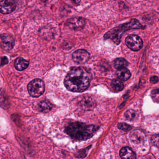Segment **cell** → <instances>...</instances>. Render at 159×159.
Wrapping results in <instances>:
<instances>
[{"mask_svg":"<svg viewBox=\"0 0 159 159\" xmlns=\"http://www.w3.org/2000/svg\"><path fill=\"white\" fill-rule=\"evenodd\" d=\"M91 78V73L83 67H76L67 74L64 84L70 91L82 92L88 88Z\"/></svg>","mask_w":159,"mask_h":159,"instance_id":"1","label":"cell"},{"mask_svg":"<svg viewBox=\"0 0 159 159\" xmlns=\"http://www.w3.org/2000/svg\"><path fill=\"white\" fill-rule=\"evenodd\" d=\"M100 127L88 125L85 123L74 122L70 123L65 128V132L71 138L77 141H86L91 138L98 131Z\"/></svg>","mask_w":159,"mask_h":159,"instance_id":"2","label":"cell"},{"mask_svg":"<svg viewBox=\"0 0 159 159\" xmlns=\"http://www.w3.org/2000/svg\"><path fill=\"white\" fill-rule=\"evenodd\" d=\"M144 26L141 24L136 19H133L128 23H124L107 32L104 35L105 40L110 39L117 44H119L121 41V37L126 31L132 29H144Z\"/></svg>","mask_w":159,"mask_h":159,"instance_id":"3","label":"cell"},{"mask_svg":"<svg viewBox=\"0 0 159 159\" xmlns=\"http://www.w3.org/2000/svg\"><path fill=\"white\" fill-rule=\"evenodd\" d=\"M28 90L31 96L33 97H39L44 92V83L42 80H33L28 84Z\"/></svg>","mask_w":159,"mask_h":159,"instance_id":"4","label":"cell"},{"mask_svg":"<svg viewBox=\"0 0 159 159\" xmlns=\"http://www.w3.org/2000/svg\"><path fill=\"white\" fill-rule=\"evenodd\" d=\"M127 46L133 51H138L143 47V41L138 35L132 34L129 35L126 39Z\"/></svg>","mask_w":159,"mask_h":159,"instance_id":"5","label":"cell"},{"mask_svg":"<svg viewBox=\"0 0 159 159\" xmlns=\"http://www.w3.org/2000/svg\"><path fill=\"white\" fill-rule=\"evenodd\" d=\"M86 25V20L84 18L74 17L69 19L66 21V25L70 29L79 30L83 29Z\"/></svg>","mask_w":159,"mask_h":159,"instance_id":"6","label":"cell"},{"mask_svg":"<svg viewBox=\"0 0 159 159\" xmlns=\"http://www.w3.org/2000/svg\"><path fill=\"white\" fill-rule=\"evenodd\" d=\"M89 58L90 55L88 52L83 49L77 50L72 55L73 60L78 64L86 63Z\"/></svg>","mask_w":159,"mask_h":159,"instance_id":"7","label":"cell"},{"mask_svg":"<svg viewBox=\"0 0 159 159\" xmlns=\"http://www.w3.org/2000/svg\"><path fill=\"white\" fill-rule=\"evenodd\" d=\"M16 4L14 0H2L0 3V11L3 14H8L16 9Z\"/></svg>","mask_w":159,"mask_h":159,"instance_id":"8","label":"cell"},{"mask_svg":"<svg viewBox=\"0 0 159 159\" xmlns=\"http://www.w3.org/2000/svg\"><path fill=\"white\" fill-rule=\"evenodd\" d=\"M146 137L145 134L141 130H134L130 134L132 142L137 144L143 143L146 140Z\"/></svg>","mask_w":159,"mask_h":159,"instance_id":"9","label":"cell"},{"mask_svg":"<svg viewBox=\"0 0 159 159\" xmlns=\"http://www.w3.org/2000/svg\"><path fill=\"white\" fill-rule=\"evenodd\" d=\"M1 45L6 50H11L15 45V41L12 36L7 34H2L1 36Z\"/></svg>","mask_w":159,"mask_h":159,"instance_id":"10","label":"cell"},{"mask_svg":"<svg viewBox=\"0 0 159 159\" xmlns=\"http://www.w3.org/2000/svg\"><path fill=\"white\" fill-rule=\"evenodd\" d=\"M80 105L84 110H91L95 107L96 103L93 98L90 97H86L81 100Z\"/></svg>","mask_w":159,"mask_h":159,"instance_id":"11","label":"cell"},{"mask_svg":"<svg viewBox=\"0 0 159 159\" xmlns=\"http://www.w3.org/2000/svg\"><path fill=\"white\" fill-rule=\"evenodd\" d=\"M119 155L122 159H136V154L130 148L126 147L121 148Z\"/></svg>","mask_w":159,"mask_h":159,"instance_id":"12","label":"cell"},{"mask_svg":"<svg viewBox=\"0 0 159 159\" xmlns=\"http://www.w3.org/2000/svg\"><path fill=\"white\" fill-rule=\"evenodd\" d=\"M29 65V61L22 58H18L15 61V67L18 70H24L28 68Z\"/></svg>","mask_w":159,"mask_h":159,"instance_id":"13","label":"cell"},{"mask_svg":"<svg viewBox=\"0 0 159 159\" xmlns=\"http://www.w3.org/2000/svg\"><path fill=\"white\" fill-rule=\"evenodd\" d=\"M119 79L122 81H126L129 79L131 76V73L129 70L126 68L119 69L116 72Z\"/></svg>","mask_w":159,"mask_h":159,"instance_id":"14","label":"cell"},{"mask_svg":"<svg viewBox=\"0 0 159 159\" xmlns=\"http://www.w3.org/2000/svg\"><path fill=\"white\" fill-rule=\"evenodd\" d=\"M52 108V104L47 100L41 101L38 104L39 110L43 113H48L51 110Z\"/></svg>","mask_w":159,"mask_h":159,"instance_id":"15","label":"cell"},{"mask_svg":"<svg viewBox=\"0 0 159 159\" xmlns=\"http://www.w3.org/2000/svg\"><path fill=\"white\" fill-rule=\"evenodd\" d=\"M114 64H115V68L119 70L121 68H126L129 65V62L125 59L119 58L116 59L115 61Z\"/></svg>","mask_w":159,"mask_h":159,"instance_id":"16","label":"cell"},{"mask_svg":"<svg viewBox=\"0 0 159 159\" xmlns=\"http://www.w3.org/2000/svg\"><path fill=\"white\" fill-rule=\"evenodd\" d=\"M122 80H120L115 79L112 80V83H111V86L112 88L115 91L122 90L124 88V84L122 82Z\"/></svg>","mask_w":159,"mask_h":159,"instance_id":"17","label":"cell"},{"mask_svg":"<svg viewBox=\"0 0 159 159\" xmlns=\"http://www.w3.org/2000/svg\"><path fill=\"white\" fill-rule=\"evenodd\" d=\"M125 116L127 120L132 121L136 118L137 113L134 110L129 109L125 113Z\"/></svg>","mask_w":159,"mask_h":159,"instance_id":"18","label":"cell"},{"mask_svg":"<svg viewBox=\"0 0 159 159\" xmlns=\"http://www.w3.org/2000/svg\"><path fill=\"white\" fill-rule=\"evenodd\" d=\"M91 147V146L88 147L85 149H81V150H79L75 155L76 157L79 159L84 158L86 157L87 155L88 151L89 149V148H90Z\"/></svg>","mask_w":159,"mask_h":159,"instance_id":"19","label":"cell"},{"mask_svg":"<svg viewBox=\"0 0 159 159\" xmlns=\"http://www.w3.org/2000/svg\"><path fill=\"white\" fill-rule=\"evenodd\" d=\"M151 97L154 102H159V89H156L152 91Z\"/></svg>","mask_w":159,"mask_h":159,"instance_id":"20","label":"cell"},{"mask_svg":"<svg viewBox=\"0 0 159 159\" xmlns=\"http://www.w3.org/2000/svg\"><path fill=\"white\" fill-rule=\"evenodd\" d=\"M119 129H121V130L125 132L129 131L132 129V127L130 125L125 123H120L118 125Z\"/></svg>","mask_w":159,"mask_h":159,"instance_id":"21","label":"cell"},{"mask_svg":"<svg viewBox=\"0 0 159 159\" xmlns=\"http://www.w3.org/2000/svg\"><path fill=\"white\" fill-rule=\"evenodd\" d=\"M151 143L153 145L159 148V134L153 135L151 137Z\"/></svg>","mask_w":159,"mask_h":159,"instance_id":"22","label":"cell"},{"mask_svg":"<svg viewBox=\"0 0 159 159\" xmlns=\"http://www.w3.org/2000/svg\"><path fill=\"white\" fill-rule=\"evenodd\" d=\"M8 62V59L6 57H2L1 58V65L3 66L7 64Z\"/></svg>","mask_w":159,"mask_h":159,"instance_id":"23","label":"cell"},{"mask_svg":"<svg viewBox=\"0 0 159 159\" xmlns=\"http://www.w3.org/2000/svg\"><path fill=\"white\" fill-rule=\"evenodd\" d=\"M159 78L157 76H153L150 78V82L153 84L157 83L158 81Z\"/></svg>","mask_w":159,"mask_h":159,"instance_id":"24","label":"cell"},{"mask_svg":"<svg viewBox=\"0 0 159 159\" xmlns=\"http://www.w3.org/2000/svg\"><path fill=\"white\" fill-rule=\"evenodd\" d=\"M72 1L74 3L76 4H78L80 3L81 0H72Z\"/></svg>","mask_w":159,"mask_h":159,"instance_id":"25","label":"cell"},{"mask_svg":"<svg viewBox=\"0 0 159 159\" xmlns=\"http://www.w3.org/2000/svg\"><path fill=\"white\" fill-rule=\"evenodd\" d=\"M41 1L44 2H51L52 0H41Z\"/></svg>","mask_w":159,"mask_h":159,"instance_id":"26","label":"cell"}]
</instances>
